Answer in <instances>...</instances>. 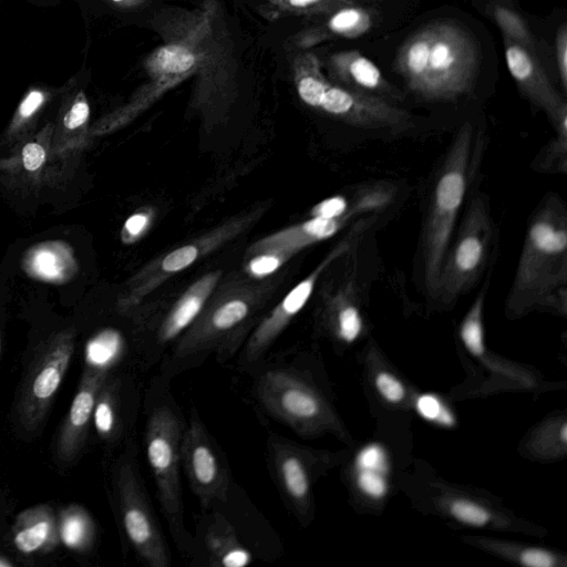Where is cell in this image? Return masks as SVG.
<instances>
[{"label": "cell", "instance_id": "obj_1", "mask_svg": "<svg viewBox=\"0 0 567 567\" xmlns=\"http://www.w3.org/2000/svg\"><path fill=\"white\" fill-rule=\"evenodd\" d=\"M152 27L162 44L143 62L147 80L126 105L100 123L101 130L128 122L190 76L198 105L228 101L237 90L235 43L218 0H203L190 9L163 8Z\"/></svg>", "mask_w": 567, "mask_h": 567}, {"label": "cell", "instance_id": "obj_2", "mask_svg": "<svg viewBox=\"0 0 567 567\" xmlns=\"http://www.w3.org/2000/svg\"><path fill=\"white\" fill-rule=\"evenodd\" d=\"M395 66L417 96L453 100L471 90L478 68V49L462 25L436 21L406 39L398 51Z\"/></svg>", "mask_w": 567, "mask_h": 567}, {"label": "cell", "instance_id": "obj_3", "mask_svg": "<svg viewBox=\"0 0 567 567\" xmlns=\"http://www.w3.org/2000/svg\"><path fill=\"white\" fill-rule=\"evenodd\" d=\"M512 307L557 305L567 295V208L560 196L545 195L533 212L508 291Z\"/></svg>", "mask_w": 567, "mask_h": 567}, {"label": "cell", "instance_id": "obj_4", "mask_svg": "<svg viewBox=\"0 0 567 567\" xmlns=\"http://www.w3.org/2000/svg\"><path fill=\"white\" fill-rule=\"evenodd\" d=\"M483 142L465 122L437 172L421 235L426 292L434 296L443 258L455 233L463 203L482 157Z\"/></svg>", "mask_w": 567, "mask_h": 567}, {"label": "cell", "instance_id": "obj_5", "mask_svg": "<svg viewBox=\"0 0 567 567\" xmlns=\"http://www.w3.org/2000/svg\"><path fill=\"white\" fill-rule=\"evenodd\" d=\"M495 229L487 199L475 194L443 258L434 297L452 301L467 292L485 270Z\"/></svg>", "mask_w": 567, "mask_h": 567}, {"label": "cell", "instance_id": "obj_6", "mask_svg": "<svg viewBox=\"0 0 567 567\" xmlns=\"http://www.w3.org/2000/svg\"><path fill=\"white\" fill-rule=\"evenodd\" d=\"M182 431L178 419L166 406L155 409L145 432L146 456L154 475L161 506L169 522L182 513L179 485Z\"/></svg>", "mask_w": 567, "mask_h": 567}, {"label": "cell", "instance_id": "obj_7", "mask_svg": "<svg viewBox=\"0 0 567 567\" xmlns=\"http://www.w3.org/2000/svg\"><path fill=\"white\" fill-rule=\"evenodd\" d=\"M256 395L271 415L299 433L309 432L322 415L321 400L290 369L262 373L256 383Z\"/></svg>", "mask_w": 567, "mask_h": 567}, {"label": "cell", "instance_id": "obj_8", "mask_svg": "<svg viewBox=\"0 0 567 567\" xmlns=\"http://www.w3.org/2000/svg\"><path fill=\"white\" fill-rule=\"evenodd\" d=\"M120 504L125 534L142 561L150 567L171 565L168 548L131 464L121 467Z\"/></svg>", "mask_w": 567, "mask_h": 567}, {"label": "cell", "instance_id": "obj_9", "mask_svg": "<svg viewBox=\"0 0 567 567\" xmlns=\"http://www.w3.org/2000/svg\"><path fill=\"white\" fill-rule=\"evenodd\" d=\"M181 462L194 494L203 507L226 498L229 477L227 468L198 420H192L182 435Z\"/></svg>", "mask_w": 567, "mask_h": 567}, {"label": "cell", "instance_id": "obj_10", "mask_svg": "<svg viewBox=\"0 0 567 567\" xmlns=\"http://www.w3.org/2000/svg\"><path fill=\"white\" fill-rule=\"evenodd\" d=\"M508 71L523 93L548 116L556 133H567V104L530 48L505 39Z\"/></svg>", "mask_w": 567, "mask_h": 567}, {"label": "cell", "instance_id": "obj_11", "mask_svg": "<svg viewBox=\"0 0 567 567\" xmlns=\"http://www.w3.org/2000/svg\"><path fill=\"white\" fill-rule=\"evenodd\" d=\"M73 352V336L62 332L45 348L30 373L21 400L28 425L37 424L59 389Z\"/></svg>", "mask_w": 567, "mask_h": 567}, {"label": "cell", "instance_id": "obj_12", "mask_svg": "<svg viewBox=\"0 0 567 567\" xmlns=\"http://www.w3.org/2000/svg\"><path fill=\"white\" fill-rule=\"evenodd\" d=\"M350 248V238L339 243L313 271L295 286L281 302L266 317L249 338L245 349V363L258 361L290 320L310 298L321 274Z\"/></svg>", "mask_w": 567, "mask_h": 567}, {"label": "cell", "instance_id": "obj_13", "mask_svg": "<svg viewBox=\"0 0 567 567\" xmlns=\"http://www.w3.org/2000/svg\"><path fill=\"white\" fill-rule=\"evenodd\" d=\"M268 446L280 492L291 508L303 515L311 487L310 467L305 451L279 436H271Z\"/></svg>", "mask_w": 567, "mask_h": 567}, {"label": "cell", "instance_id": "obj_14", "mask_svg": "<svg viewBox=\"0 0 567 567\" xmlns=\"http://www.w3.org/2000/svg\"><path fill=\"white\" fill-rule=\"evenodd\" d=\"M329 71L339 85L396 104L401 94L384 79L380 69L355 50L341 51L329 59Z\"/></svg>", "mask_w": 567, "mask_h": 567}, {"label": "cell", "instance_id": "obj_15", "mask_svg": "<svg viewBox=\"0 0 567 567\" xmlns=\"http://www.w3.org/2000/svg\"><path fill=\"white\" fill-rule=\"evenodd\" d=\"M105 379V369L90 368L84 373L61 433V455L72 456L80 447Z\"/></svg>", "mask_w": 567, "mask_h": 567}, {"label": "cell", "instance_id": "obj_16", "mask_svg": "<svg viewBox=\"0 0 567 567\" xmlns=\"http://www.w3.org/2000/svg\"><path fill=\"white\" fill-rule=\"evenodd\" d=\"M318 24L305 28L293 34L289 47L307 49L330 38H358L368 32L372 25V17L365 8L349 6L337 9Z\"/></svg>", "mask_w": 567, "mask_h": 567}, {"label": "cell", "instance_id": "obj_17", "mask_svg": "<svg viewBox=\"0 0 567 567\" xmlns=\"http://www.w3.org/2000/svg\"><path fill=\"white\" fill-rule=\"evenodd\" d=\"M24 272L40 281L64 284L79 269L73 248L64 240H47L30 247L23 258Z\"/></svg>", "mask_w": 567, "mask_h": 567}, {"label": "cell", "instance_id": "obj_18", "mask_svg": "<svg viewBox=\"0 0 567 567\" xmlns=\"http://www.w3.org/2000/svg\"><path fill=\"white\" fill-rule=\"evenodd\" d=\"M218 278L219 272H209L187 289L163 321L158 331L161 342L172 341L194 322L216 286Z\"/></svg>", "mask_w": 567, "mask_h": 567}, {"label": "cell", "instance_id": "obj_19", "mask_svg": "<svg viewBox=\"0 0 567 567\" xmlns=\"http://www.w3.org/2000/svg\"><path fill=\"white\" fill-rule=\"evenodd\" d=\"M54 518L47 507H37L21 514L17 520L13 543L18 550L31 554L49 549L55 544Z\"/></svg>", "mask_w": 567, "mask_h": 567}, {"label": "cell", "instance_id": "obj_20", "mask_svg": "<svg viewBox=\"0 0 567 567\" xmlns=\"http://www.w3.org/2000/svg\"><path fill=\"white\" fill-rule=\"evenodd\" d=\"M205 544L212 566L243 567L252 560L250 551L240 543L233 527L223 517L216 516L206 533Z\"/></svg>", "mask_w": 567, "mask_h": 567}, {"label": "cell", "instance_id": "obj_21", "mask_svg": "<svg viewBox=\"0 0 567 567\" xmlns=\"http://www.w3.org/2000/svg\"><path fill=\"white\" fill-rule=\"evenodd\" d=\"M291 72L300 100L317 109L328 79L318 56L308 51L298 52L291 61Z\"/></svg>", "mask_w": 567, "mask_h": 567}, {"label": "cell", "instance_id": "obj_22", "mask_svg": "<svg viewBox=\"0 0 567 567\" xmlns=\"http://www.w3.org/2000/svg\"><path fill=\"white\" fill-rule=\"evenodd\" d=\"M339 0H264L259 13L269 21L288 17L328 16L343 7Z\"/></svg>", "mask_w": 567, "mask_h": 567}, {"label": "cell", "instance_id": "obj_23", "mask_svg": "<svg viewBox=\"0 0 567 567\" xmlns=\"http://www.w3.org/2000/svg\"><path fill=\"white\" fill-rule=\"evenodd\" d=\"M488 282V280L485 281L481 288L461 328V338L474 355H481L484 352L482 315Z\"/></svg>", "mask_w": 567, "mask_h": 567}, {"label": "cell", "instance_id": "obj_24", "mask_svg": "<svg viewBox=\"0 0 567 567\" xmlns=\"http://www.w3.org/2000/svg\"><path fill=\"white\" fill-rule=\"evenodd\" d=\"M60 534L65 546L82 549L87 546L92 528L87 514L79 507L68 508L62 516Z\"/></svg>", "mask_w": 567, "mask_h": 567}, {"label": "cell", "instance_id": "obj_25", "mask_svg": "<svg viewBox=\"0 0 567 567\" xmlns=\"http://www.w3.org/2000/svg\"><path fill=\"white\" fill-rule=\"evenodd\" d=\"M120 346V336L114 330H104L92 338L85 350L86 362L90 368L105 369L115 357Z\"/></svg>", "mask_w": 567, "mask_h": 567}, {"label": "cell", "instance_id": "obj_26", "mask_svg": "<svg viewBox=\"0 0 567 567\" xmlns=\"http://www.w3.org/2000/svg\"><path fill=\"white\" fill-rule=\"evenodd\" d=\"M567 133H556L533 162L536 171L566 173L567 169Z\"/></svg>", "mask_w": 567, "mask_h": 567}, {"label": "cell", "instance_id": "obj_27", "mask_svg": "<svg viewBox=\"0 0 567 567\" xmlns=\"http://www.w3.org/2000/svg\"><path fill=\"white\" fill-rule=\"evenodd\" d=\"M494 18L504 38L532 49L533 38L523 18L514 10L497 6Z\"/></svg>", "mask_w": 567, "mask_h": 567}, {"label": "cell", "instance_id": "obj_28", "mask_svg": "<svg viewBox=\"0 0 567 567\" xmlns=\"http://www.w3.org/2000/svg\"><path fill=\"white\" fill-rule=\"evenodd\" d=\"M352 285L346 289V296L340 298L341 307L337 312L338 334L344 341L351 342L357 339L362 328V319L357 306L347 299L348 291Z\"/></svg>", "mask_w": 567, "mask_h": 567}, {"label": "cell", "instance_id": "obj_29", "mask_svg": "<svg viewBox=\"0 0 567 567\" xmlns=\"http://www.w3.org/2000/svg\"><path fill=\"white\" fill-rule=\"evenodd\" d=\"M296 250L292 248H274L265 249V251L248 264V271L255 277H265L276 271L291 254Z\"/></svg>", "mask_w": 567, "mask_h": 567}, {"label": "cell", "instance_id": "obj_30", "mask_svg": "<svg viewBox=\"0 0 567 567\" xmlns=\"http://www.w3.org/2000/svg\"><path fill=\"white\" fill-rule=\"evenodd\" d=\"M109 392L97 395L93 417L97 432L103 436H110L113 433L115 424V412Z\"/></svg>", "mask_w": 567, "mask_h": 567}, {"label": "cell", "instance_id": "obj_31", "mask_svg": "<svg viewBox=\"0 0 567 567\" xmlns=\"http://www.w3.org/2000/svg\"><path fill=\"white\" fill-rule=\"evenodd\" d=\"M199 256V248L195 245L182 246L164 257L162 269L165 272L174 274L190 266Z\"/></svg>", "mask_w": 567, "mask_h": 567}, {"label": "cell", "instance_id": "obj_32", "mask_svg": "<svg viewBox=\"0 0 567 567\" xmlns=\"http://www.w3.org/2000/svg\"><path fill=\"white\" fill-rule=\"evenodd\" d=\"M90 116V105L83 92H79L63 116V125L68 130L83 126Z\"/></svg>", "mask_w": 567, "mask_h": 567}, {"label": "cell", "instance_id": "obj_33", "mask_svg": "<svg viewBox=\"0 0 567 567\" xmlns=\"http://www.w3.org/2000/svg\"><path fill=\"white\" fill-rule=\"evenodd\" d=\"M420 414L432 421H437L442 424H453V417L449 411L441 404L437 398L433 395H422L416 403Z\"/></svg>", "mask_w": 567, "mask_h": 567}, {"label": "cell", "instance_id": "obj_34", "mask_svg": "<svg viewBox=\"0 0 567 567\" xmlns=\"http://www.w3.org/2000/svg\"><path fill=\"white\" fill-rule=\"evenodd\" d=\"M47 93L42 90L33 89L20 102L14 116L13 124H22L31 118L45 103Z\"/></svg>", "mask_w": 567, "mask_h": 567}, {"label": "cell", "instance_id": "obj_35", "mask_svg": "<svg viewBox=\"0 0 567 567\" xmlns=\"http://www.w3.org/2000/svg\"><path fill=\"white\" fill-rule=\"evenodd\" d=\"M452 513L457 519L474 526H483L488 520L486 511L468 502H455Z\"/></svg>", "mask_w": 567, "mask_h": 567}, {"label": "cell", "instance_id": "obj_36", "mask_svg": "<svg viewBox=\"0 0 567 567\" xmlns=\"http://www.w3.org/2000/svg\"><path fill=\"white\" fill-rule=\"evenodd\" d=\"M150 223V216L146 213H135L124 223L122 229V240L133 243L146 230Z\"/></svg>", "mask_w": 567, "mask_h": 567}, {"label": "cell", "instance_id": "obj_37", "mask_svg": "<svg viewBox=\"0 0 567 567\" xmlns=\"http://www.w3.org/2000/svg\"><path fill=\"white\" fill-rule=\"evenodd\" d=\"M556 61L564 90L567 87V28L561 25L556 35Z\"/></svg>", "mask_w": 567, "mask_h": 567}, {"label": "cell", "instance_id": "obj_38", "mask_svg": "<svg viewBox=\"0 0 567 567\" xmlns=\"http://www.w3.org/2000/svg\"><path fill=\"white\" fill-rule=\"evenodd\" d=\"M22 163L27 171H38L45 161V151L35 142L25 144L22 148Z\"/></svg>", "mask_w": 567, "mask_h": 567}, {"label": "cell", "instance_id": "obj_39", "mask_svg": "<svg viewBox=\"0 0 567 567\" xmlns=\"http://www.w3.org/2000/svg\"><path fill=\"white\" fill-rule=\"evenodd\" d=\"M377 386L382 395L391 402L400 401L404 394L401 383L388 373H380L378 375Z\"/></svg>", "mask_w": 567, "mask_h": 567}, {"label": "cell", "instance_id": "obj_40", "mask_svg": "<svg viewBox=\"0 0 567 567\" xmlns=\"http://www.w3.org/2000/svg\"><path fill=\"white\" fill-rule=\"evenodd\" d=\"M359 484L364 492L375 497L381 496L385 491L384 481L373 471L363 470L359 476Z\"/></svg>", "mask_w": 567, "mask_h": 567}, {"label": "cell", "instance_id": "obj_41", "mask_svg": "<svg viewBox=\"0 0 567 567\" xmlns=\"http://www.w3.org/2000/svg\"><path fill=\"white\" fill-rule=\"evenodd\" d=\"M382 451L377 446H369L358 457V465L363 470L375 471L383 465Z\"/></svg>", "mask_w": 567, "mask_h": 567}, {"label": "cell", "instance_id": "obj_42", "mask_svg": "<svg viewBox=\"0 0 567 567\" xmlns=\"http://www.w3.org/2000/svg\"><path fill=\"white\" fill-rule=\"evenodd\" d=\"M522 561L530 567H550L554 558L544 550L529 549L522 555Z\"/></svg>", "mask_w": 567, "mask_h": 567}, {"label": "cell", "instance_id": "obj_43", "mask_svg": "<svg viewBox=\"0 0 567 567\" xmlns=\"http://www.w3.org/2000/svg\"><path fill=\"white\" fill-rule=\"evenodd\" d=\"M113 3L122 7V8H136L144 3H146L148 0H110Z\"/></svg>", "mask_w": 567, "mask_h": 567}, {"label": "cell", "instance_id": "obj_44", "mask_svg": "<svg viewBox=\"0 0 567 567\" xmlns=\"http://www.w3.org/2000/svg\"><path fill=\"white\" fill-rule=\"evenodd\" d=\"M341 1L342 3L344 4H349V6H360V7H363L365 4H372L379 0H339Z\"/></svg>", "mask_w": 567, "mask_h": 567}, {"label": "cell", "instance_id": "obj_45", "mask_svg": "<svg viewBox=\"0 0 567 567\" xmlns=\"http://www.w3.org/2000/svg\"><path fill=\"white\" fill-rule=\"evenodd\" d=\"M12 566L10 561H8L6 558L0 557V567H9Z\"/></svg>", "mask_w": 567, "mask_h": 567}, {"label": "cell", "instance_id": "obj_46", "mask_svg": "<svg viewBox=\"0 0 567 567\" xmlns=\"http://www.w3.org/2000/svg\"><path fill=\"white\" fill-rule=\"evenodd\" d=\"M566 432H567V426H566V424H565V425L563 426V430H561V439H563L564 441H566Z\"/></svg>", "mask_w": 567, "mask_h": 567}]
</instances>
